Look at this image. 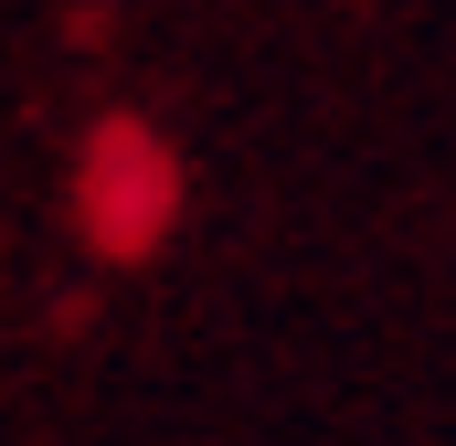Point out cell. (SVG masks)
Segmentation results:
<instances>
[]
</instances>
